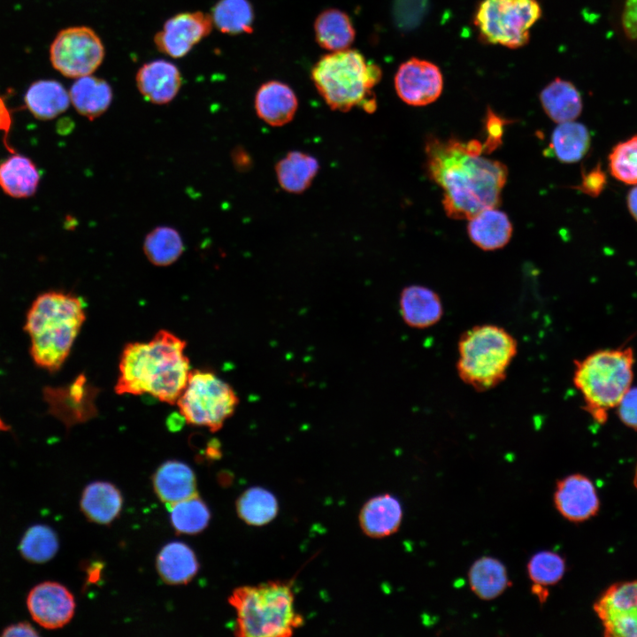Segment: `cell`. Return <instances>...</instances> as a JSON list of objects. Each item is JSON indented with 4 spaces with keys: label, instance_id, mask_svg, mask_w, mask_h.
I'll return each instance as SVG.
<instances>
[{
    "label": "cell",
    "instance_id": "d4e9b609",
    "mask_svg": "<svg viewBox=\"0 0 637 637\" xmlns=\"http://www.w3.org/2000/svg\"><path fill=\"white\" fill-rule=\"evenodd\" d=\"M540 101L545 113L558 124L576 119L582 111L579 91L572 82L560 78L541 90Z\"/></svg>",
    "mask_w": 637,
    "mask_h": 637
},
{
    "label": "cell",
    "instance_id": "f35d334b",
    "mask_svg": "<svg viewBox=\"0 0 637 637\" xmlns=\"http://www.w3.org/2000/svg\"><path fill=\"white\" fill-rule=\"evenodd\" d=\"M611 175L625 184H637V135L618 143L609 155Z\"/></svg>",
    "mask_w": 637,
    "mask_h": 637
},
{
    "label": "cell",
    "instance_id": "4fadbf2b",
    "mask_svg": "<svg viewBox=\"0 0 637 637\" xmlns=\"http://www.w3.org/2000/svg\"><path fill=\"white\" fill-rule=\"evenodd\" d=\"M395 88L398 96L407 104L426 105L441 96L442 74L434 64L412 58L399 66L395 76Z\"/></svg>",
    "mask_w": 637,
    "mask_h": 637
},
{
    "label": "cell",
    "instance_id": "f546056e",
    "mask_svg": "<svg viewBox=\"0 0 637 637\" xmlns=\"http://www.w3.org/2000/svg\"><path fill=\"white\" fill-rule=\"evenodd\" d=\"M468 581L472 593L483 601L497 598L510 586L504 564L491 556H483L472 564Z\"/></svg>",
    "mask_w": 637,
    "mask_h": 637
},
{
    "label": "cell",
    "instance_id": "7c38bea8",
    "mask_svg": "<svg viewBox=\"0 0 637 637\" xmlns=\"http://www.w3.org/2000/svg\"><path fill=\"white\" fill-rule=\"evenodd\" d=\"M213 27L211 16L202 12H185L168 19L155 35L159 51L174 58L186 56Z\"/></svg>",
    "mask_w": 637,
    "mask_h": 637
},
{
    "label": "cell",
    "instance_id": "c3c4849f",
    "mask_svg": "<svg viewBox=\"0 0 637 637\" xmlns=\"http://www.w3.org/2000/svg\"><path fill=\"white\" fill-rule=\"evenodd\" d=\"M102 565L100 563H95L91 565H89L88 569V581L89 583H95L96 582L101 574Z\"/></svg>",
    "mask_w": 637,
    "mask_h": 637
},
{
    "label": "cell",
    "instance_id": "60d3db41",
    "mask_svg": "<svg viewBox=\"0 0 637 637\" xmlns=\"http://www.w3.org/2000/svg\"><path fill=\"white\" fill-rule=\"evenodd\" d=\"M615 409L625 426L637 430V387H631Z\"/></svg>",
    "mask_w": 637,
    "mask_h": 637
},
{
    "label": "cell",
    "instance_id": "52a82bcc",
    "mask_svg": "<svg viewBox=\"0 0 637 637\" xmlns=\"http://www.w3.org/2000/svg\"><path fill=\"white\" fill-rule=\"evenodd\" d=\"M460 380L483 392L503 382L518 352L516 339L503 327L483 324L464 332L457 345Z\"/></svg>",
    "mask_w": 637,
    "mask_h": 637
},
{
    "label": "cell",
    "instance_id": "2e32d148",
    "mask_svg": "<svg viewBox=\"0 0 637 637\" xmlns=\"http://www.w3.org/2000/svg\"><path fill=\"white\" fill-rule=\"evenodd\" d=\"M553 500L560 515L574 523L588 520L600 510V500L595 485L589 478L579 473L558 480Z\"/></svg>",
    "mask_w": 637,
    "mask_h": 637
},
{
    "label": "cell",
    "instance_id": "4316f807",
    "mask_svg": "<svg viewBox=\"0 0 637 637\" xmlns=\"http://www.w3.org/2000/svg\"><path fill=\"white\" fill-rule=\"evenodd\" d=\"M318 169L316 157L303 151L292 150L277 162L275 173L283 190L300 194L311 186Z\"/></svg>",
    "mask_w": 637,
    "mask_h": 637
},
{
    "label": "cell",
    "instance_id": "1f68e13d",
    "mask_svg": "<svg viewBox=\"0 0 637 637\" xmlns=\"http://www.w3.org/2000/svg\"><path fill=\"white\" fill-rule=\"evenodd\" d=\"M590 134L581 123L567 121L559 123L554 129L549 150L563 163H576L587 152Z\"/></svg>",
    "mask_w": 637,
    "mask_h": 637
},
{
    "label": "cell",
    "instance_id": "ab89813d",
    "mask_svg": "<svg viewBox=\"0 0 637 637\" xmlns=\"http://www.w3.org/2000/svg\"><path fill=\"white\" fill-rule=\"evenodd\" d=\"M508 121L495 114L489 107L485 119L487 137L482 143L484 152L494 151L502 143L503 127Z\"/></svg>",
    "mask_w": 637,
    "mask_h": 637
},
{
    "label": "cell",
    "instance_id": "3957f363",
    "mask_svg": "<svg viewBox=\"0 0 637 637\" xmlns=\"http://www.w3.org/2000/svg\"><path fill=\"white\" fill-rule=\"evenodd\" d=\"M85 320V303L81 297L62 291L39 295L27 311L24 326L35 365L49 372L59 370Z\"/></svg>",
    "mask_w": 637,
    "mask_h": 637
},
{
    "label": "cell",
    "instance_id": "d6986e66",
    "mask_svg": "<svg viewBox=\"0 0 637 637\" xmlns=\"http://www.w3.org/2000/svg\"><path fill=\"white\" fill-rule=\"evenodd\" d=\"M298 100L293 89L279 81L263 83L255 96L257 116L272 127L289 123L297 110Z\"/></svg>",
    "mask_w": 637,
    "mask_h": 637
},
{
    "label": "cell",
    "instance_id": "f6af8a7d",
    "mask_svg": "<svg viewBox=\"0 0 637 637\" xmlns=\"http://www.w3.org/2000/svg\"><path fill=\"white\" fill-rule=\"evenodd\" d=\"M11 123V114L5 103L4 102L2 97H0V130L4 131L5 134H8Z\"/></svg>",
    "mask_w": 637,
    "mask_h": 637
},
{
    "label": "cell",
    "instance_id": "bcb514c9",
    "mask_svg": "<svg viewBox=\"0 0 637 637\" xmlns=\"http://www.w3.org/2000/svg\"><path fill=\"white\" fill-rule=\"evenodd\" d=\"M627 206L631 215L637 221V186L631 189L628 194Z\"/></svg>",
    "mask_w": 637,
    "mask_h": 637
},
{
    "label": "cell",
    "instance_id": "74e56055",
    "mask_svg": "<svg viewBox=\"0 0 637 637\" xmlns=\"http://www.w3.org/2000/svg\"><path fill=\"white\" fill-rule=\"evenodd\" d=\"M565 567V561L559 554L546 550L534 554L526 569L533 584L549 587L562 579Z\"/></svg>",
    "mask_w": 637,
    "mask_h": 637
},
{
    "label": "cell",
    "instance_id": "ffe728a7",
    "mask_svg": "<svg viewBox=\"0 0 637 637\" xmlns=\"http://www.w3.org/2000/svg\"><path fill=\"white\" fill-rule=\"evenodd\" d=\"M359 525L371 538H385L395 533L403 520V509L396 497L389 494L369 499L361 508Z\"/></svg>",
    "mask_w": 637,
    "mask_h": 637
},
{
    "label": "cell",
    "instance_id": "7a4b0ae2",
    "mask_svg": "<svg viewBox=\"0 0 637 637\" xmlns=\"http://www.w3.org/2000/svg\"><path fill=\"white\" fill-rule=\"evenodd\" d=\"M187 343L161 329L147 342H129L120 355L118 395L149 394L160 402L176 403L191 372L185 354Z\"/></svg>",
    "mask_w": 637,
    "mask_h": 637
},
{
    "label": "cell",
    "instance_id": "6da1fadb",
    "mask_svg": "<svg viewBox=\"0 0 637 637\" xmlns=\"http://www.w3.org/2000/svg\"><path fill=\"white\" fill-rule=\"evenodd\" d=\"M478 140L464 142L427 136L425 144L428 176L442 189V206L454 219H470L501 203L508 169L500 161L481 156Z\"/></svg>",
    "mask_w": 637,
    "mask_h": 637
},
{
    "label": "cell",
    "instance_id": "ac0fdd59",
    "mask_svg": "<svg viewBox=\"0 0 637 637\" xmlns=\"http://www.w3.org/2000/svg\"><path fill=\"white\" fill-rule=\"evenodd\" d=\"M399 309L404 323L417 329L434 326L443 315V305L438 294L420 285H410L402 290Z\"/></svg>",
    "mask_w": 637,
    "mask_h": 637
},
{
    "label": "cell",
    "instance_id": "d590c367",
    "mask_svg": "<svg viewBox=\"0 0 637 637\" xmlns=\"http://www.w3.org/2000/svg\"><path fill=\"white\" fill-rule=\"evenodd\" d=\"M168 508L171 524L180 533H198L206 528L211 518L209 508L197 494Z\"/></svg>",
    "mask_w": 637,
    "mask_h": 637
},
{
    "label": "cell",
    "instance_id": "277c9868",
    "mask_svg": "<svg viewBox=\"0 0 637 637\" xmlns=\"http://www.w3.org/2000/svg\"><path fill=\"white\" fill-rule=\"evenodd\" d=\"M228 602L236 611V636L288 637L304 623L303 617L295 609L290 580L237 587L228 597Z\"/></svg>",
    "mask_w": 637,
    "mask_h": 637
},
{
    "label": "cell",
    "instance_id": "5bb4252c",
    "mask_svg": "<svg viewBox=\"0 0 637 637\" xmlns=\"http://www.w3.org/2000/svg\"><path fill=\"white\" fill-rule=\"evenodd\" d=\"M26 603L32 619L45 629L65 626L75 610L73 594L64 585L55 581H43L32 587Z\"/></svg>",
    "mask_w": 637,
    "mask_h": 637
},
{
    "label": "cell",
    "instance_id": "30bf717a",
    "mask_svg": "<svg viewBox=\"0 0 637 637\" xmlns=\"http://www.w3.org/2000/svg\"><path fill=\"white\" fill-rule=\"evenodd\" d=\"M104 58V47L100 37L85 26L62 29L50 47L52 66L68 78L91 75Z\"/></svg>",
    "mask_w": 637,
    "mask_h": 637
},
{
    "label": "cell",
    "instance_id": "5b68a950",
    "mask_svg": "<svg viewBox=\"0 0 637 637\" xmlns=\"http://www.w3.org/2000/svg\"><path fill=\"white\" fill-rule=\"evenodd\" d=\"M634 353L627 347L594 351L574 362L573 385L583 400V409L604 424L632 387Z\"/></svg>",
    "mask_w": 637,
    "mask_h": 637
},
{
    "label": "cell",
    "instance_id": "d6a6232c",
    "mask_svg": "<svg viewBox=\"0 0 637 637\" xmlns=\"http://www.w3.org/2000/svg\"><path fill=\"white\" fill-rule=\"evenodd\" d=\"M240 518L249 526H262L272 522L279 511L276 496L266 488L253 487L246 489L236 501Z\"/></svg>",
    "mask_w": 637,
    "mask_h": 637
},
{
    "label": "cell",
    "instance_id": "9a60e30c",
    "mask_svg": "<svg viewBox=\"0 0 637 637\" xmlns=\"http://www.w3.org/2000/svg\"><path fill=\"white\" fill-rule=\"evenodd\" d=\"M99 388L80 374L69 385L49 388L46 395L51 412L65 426L85 423L97 416L96 399Z\"/></svg>",
    "mask_w": 637,
    "mask_h": 637
},
{
    "label": "cell",
    "instance_id": "8992f818",
    "mask_svg": "<svg viewBox=\"0 0 637 637\" xmlns=\"http://www.w3.org/2000/svg\"><path fill=\"white\" fill-rule=\"evenodd\" d=\"M381 75L377 65L366 62L358 50L349 49L323 56L311 70L318 93L331 109L340 111L361 106L372 112L376 100L371 89Z\"/></svg>",
    "mask_w": 637,
    "mask_h": 637
},
{
    "label": "cell",
    "instance_id": "ee69618b",
    "mask_svg": "<svg viewBox=\"0 0 637 637\" xmlns=\"http://www.w3.org/2000/svg\"><path fill=\"white\" fill-rule=\"evenodd\" d=\"M38 635L39 633H37L36 629L28 622H18L16 624L9 625L3 630L1 633V636L4 637Z\"/></svg>",
    "mask_w": 637,
    "mask_h": 637
},
{
    "label": "cell",
    "instance_id": "ba28073f",
    "mask_svg": "<svg viewBox=\"0 0 637 637\" xmlns=\"http://www.w3.org/2000/svg\"><path fill=\"white\" fill-rule=\"evenodd\" d=\"M176 404L186 423L214 433L234 415L239 398L234 388L215 373L193 370Z\"/></svg>",
    "mask_w": 637,
    "mask_h": 637
},
{
    "label": "cell",
    "instance_id": "4dcf8cb0",
    "mask_svg": "<svg viewBox=\"0 0 637 637\" xmlns=\"http://www.w3.org/2000/svg\"><path fill=\"white\" fill-rule=\"evenodd\" d=\"M314 31L318 45L331 51L348 49L356 35L349 15L335 8L324 10L318 15Z\"/></svg>",
    "mask_w": 637,
    "mask_h": 637
},
{
    "label": "cell",
    "instance_id": "836d02e7",
    "mask_svg": "<svg viewBox=\"0 0 637 637\" xmlns=\"http://www.w3.org/2000/svg\"><path fill=\"white\" fill-rule=\"evenodd\" d=\"M211 16L213 25L224 34L253 31L254 11L249 0H219L213 6Z\"/></svg>",
    "mask_w": 637,
    "mask_h": 637
},
{
    "label": "cell",
    "instance_id": "f1b7e54d",
    "mask_svg": "<svg viewBox=\"0 0 637 637\" xmlns=\"http://www.w3.org/2000/svg\"><path fill=\"white\" fill-rule=\"evenodd\" d=\"M39 181L37 167L25 156L13 154L0 164V188L11 197L32 196Z\"/></svg>",
    "mask_w": 637,
    "mask_h": 637
},
{
    "label": "cell",
    "instance_id": "7402d4cb",
    "mask_svg": "<svg viewBox=\"0 0 637 637\" xmlns=\"http://www.w3.org/2000/svg\"><path fill=\"white\" fill-rule=\"evenodd\" d=\"M512 231V224L507 214L496 208L480 211L469 219L467 226L469 238L483 250L504 247L510 240Z\"/></svg>",
    "mask_w": 637,
    "mask_h": 637
},
{
    "label": "cell",
    "instance_id": "7dc6e473",
    "mask_svg": "<svg viewBox=\"0 0 637 637\" xmlns=\"http://www.w3.org/2000/svg\"><path fill=\"white\" fill-rule=\"evenodd\" d=\"M531 592L537 597L538 601L541 603H544L549 595V591L547 587L533 583L531 588Z\"/></svg>",
    "mask_w": 637,
    "mask_h": 637
},
{
    "label": "cell",
    "instance_id": "b9f144b4",
    "mask_svg": "<svg viewBox=\"0 0 637 637\" xmlns=\"http://www.w3.org/2000/svg\"><path fill=\"white\" fill-rule=\"evenodd\" d=\"M621 24L625 36L631 40H637V0H625Z\"/></svg>",
    "mask_w": 637,
    "mask_h": 637
},
{
    "label": "cell",
    "instance_id": "e575fe53",
    "mask_svg": "<svg viewBox=\"0 0 637 637\" xmlns=\"http://www.w3.org/2000/svg\"><path fill=\"white\" fill-rule=\"evenodd\" d=\"M184 250L180 234L173 227L158 226L145 237L143 251L150 263L167 266L176 262Z\"/></svg>",
    "mask_w": 637,
    "mask_h": 637
},
{
    "label": "cell",
    "instance_id": "603a6c76",
    "mask_svg": "<svg viewBox=\"0 0 637 637\" xmlns=\"http://www.w3.org/2000/svg\"><path fill=\"white\" fill-rule=\"evenodd\" d=\"M123 498L119 488L106 481L88 484L83 490L80 506L84 516L100 525L111 524L119 515Z\"/></svg>",
    "mask_w": 637,
    "mask_h": 637
},
{
    "label": "cell",
    "instance_id": "cb8c5ba5",
    "mask_svg": "<svg viewBox=\"0 0 637 637\" xmlns=\"http://www.w3.org/2000/svg\"><path fill=\"white\" fill-rule=\"evenodd\" d=\"M196 554L187 544L173 541L162 548L157 556V570L161 579L171 585L189 582L197 573Z\"/></svg>",
    "mask_w": 637,
    "mask_h": 637
},
{
    "label": "cell",
    "instance_id": "8fae6325",
    "mask_svg": "<svg viewBox=\"0 0 637 637\" xmlns=\"http://www.w3.org/2000/svg\"><path fill=\"white\" fill-rule=\"evenodd\" d=\"M603 634L637 637V579L610 586L594 603Z\"/></svg>",
    "mask_w": 637,
    "mask_h": 637
},
{
    "label": "cell",
    "instance_id": "83f0119b",
    "mask_svg": "<svg viewBox=\"0 0 637 637\" xmlns=\"http://www.w3.org/2000/svg\"><path fill=\"white\" fill-rule=\"evenodd\" d=\"M29 111L40 120L52 119L67 110L70 96L54 80H39L30 85L24 97Z\"/></svg>",
    "mask_w": 637,
    "mask_h": 637
},
{
    "label": "cell",
    "instance_id": "8d00e7d4",
    "mask_svg": "<svg viewBox=\"0 0 637 637\" xmlns=\"http://www.w3.org/2000/svg\"><path fill=\"white\" fill-rule=\"evenodd\" d=\"M21 556L33 564H42L52 559L58 549V539L55 531L42 524L30 526L19 542Z\"/></svg>",
    "mask_w": 637,
    "mask_h": 637
},
{
    "label": "cell",
    "instance_id": "7bdbcfd3",
    "mask_svg": "<svg viewBox=\"0 0 637 637\" xmlns=\"http://www.w3.org/2000/svg\"><path fill=\"white\" fill-rule=\"evenodd\" d=\"M604 185V173L601 171V169H594L583 177L580 190L590 196H595L602 190Z\"/></svg>",
    "mask_w": 637,
    "mask_h": 637
},
{
    "label": "cell",
    "instance_id": "44dd1931",
    "mask_svg": "<svg viewBox=\"0 0 637 637\" xmlns=\"http://www.w3.org/2000/svg\"><path fill=\"white\" fill-rule=\"evenodd\" d=\"M157 496L168 507L196 495V479L185 463L168 460L163 463L152 478Z\"/></svg>",
    "mask_w": 637,
    "mask_h": 637
},
{
    "label": "cell",
    "instance_id": "9c48e42d",
    "mask_svg": "<svg viewBox=\"0 0 637 637\" xmlns=\"http://www.w3.org/2000/svg\"><path fill=\"white\" fill-rule=\"evenodd\" d=\"M541 16L537 0H484L474 25L482 41L517 49L529 42V30Z\"/></svg>",
    "mask_w": 637,
    "mask_h": 637
},
{
    "label": "cell",
    "instance_id": "484cf974",
    "mask_svg": "<svg viewBox=\"0 0 637 637\" xmlns=\"http://www.w3.org/2000/svg\"><path fill=\"white\" fill-rule=\"evenodd\" d=\"M69 96L75 110L93 120L109 108L112 101V89L104 79L87 75L77 78L70 89Z\"/></svg>",
    "mask_w": 637,
    "mask_h": 637
},
{
    "label": "cell",
    "instance_id": "e0dca14e",
    "mask_svg": "<svg viewBox=\"0 0 637 637\" xmlns=\"http://www.w3.org/2000/svg\"><path fill=\"white\" fill-rule=\"evenodd\" d=\"M135 81L142 96L149 102L165 104L178 94L182 78L173 63L157 59L144 64L136 73Z\"/></svg>",
    "mask_w": 637,
    "mask_h": 637
},
{
    "label": "cell",
    "instance_id": "681fc988",
    "mask_svg": "<svg viewBox=\"0 0 637 637\" xmlns=\"http://www.w3.org/2000/svg\"><path fill=\"white\" fill-rule=\"evenodd\" d=\"M633 484H634L635 487L637 488V465H636L634 478H633Z\"/></svg>",
    "mask_w": 637,
    "mask_h": 637
}]
</instances>
